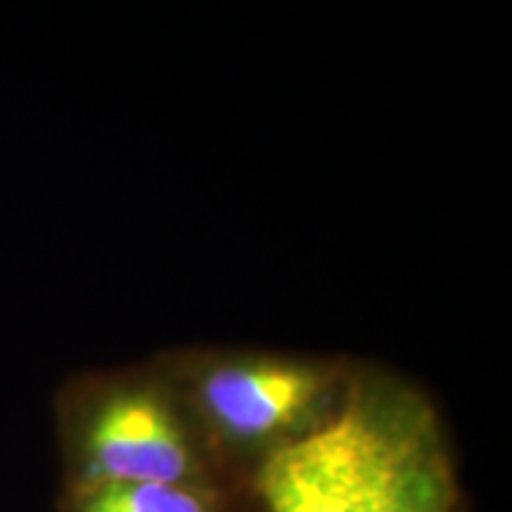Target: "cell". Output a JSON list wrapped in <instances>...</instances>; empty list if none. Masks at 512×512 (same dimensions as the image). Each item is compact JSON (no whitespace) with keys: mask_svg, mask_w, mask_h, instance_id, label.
Masks as SVG:
<instances>
[{"mask_svg":"<svg viewBox=\"0 0 512 512\" xmlns=\"http://www.w3.org/2000/svg\"><path fill=\"white\" fill-rule=\"evenodd\" d=\"M60 512H235L223 484H93L64 489Z\"/></svg>","mask_w":512,"mask_h":512,"instance_id":"277c9868","label":"cell"},{"mask_svg":"<svg viewBox=\"0 0 512 512\" xmlns=\"http://www.w3.org/2000/svg\"><path fill=\"white\" fill-rule=\"evenodd\" d=\"M67 486L223 484L207 441L155 389L112 387L79 396L62 418Z\"/></svg>","mask_w":512,"mask_h":512,"instance_id":"7a4b0ae2","label":"cell"},{"mask_svg":"<svg viewBox=\"0 0 512 512\" xmlns=\"http://www.w3.org/2000/svg\"><path fill=\"white\" fill-rule=\"evenodd\" d=\"M259 510H261V508H259ZM261 512H264V510H261Z\"/></svg>","mask_w":512,"mask_h":512,"instance_id":"5b68a950","label":"cell"},{"mask_svg":"<svg viewBox=\"0 0 512 512\" xmlns=\"http://www.w3.org/2000/svg\"><path fill=\"white\" fill-rule=\"evenodd\" d=\"M249 491L264 512H465L434 408L370 380L344 389L316 430L266 458Z\"/></svg>","mask_w":512,"mask_h":512,"instance_id":"6da1fadb","label":"cell"},{"mask_svg":"<svg viewBox=\"0 0 512 512\" xmlns=\"http://www.w3.org/2000/svg\"><path fill=\"white\" fill-rule=\"evenodd\" d=\"M335 377L313 366L249 361L221 366L197 389L200 432L226 475L249 463V482L266 458L316 430L339 401Z\"/></svg>","mask_w":512,"mask_h":512,"instance_id":"3957f363","label":"cell"}]
</instances>
